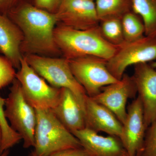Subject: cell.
Returning a JSON list of instances; mask_svg holds the SVG:
<instances>
[{
    "label": "cell",
    "instance_id": "25",
    "mask_svg": "<svg viewBox=\"0 0 156 156\" xmlns=\"http://www.w3.org/2000/svg\"><path fill=\"white\" fill-rule=\"evenodd\" d=\"M26 3H32V0H0V13L7 15L12 10Z\"/></svg>",
    "mask_w": 156,
    "mask_h": 156
},
{
    "label": "cell",
    "instance_id": "9",
    "mask_svg": "<svg viewBox=\"0 0 156 156\" xmlns=\"http://www.w3.org/2000/svg\"><path fill=\"white\" fill-rule=\"evenodd\" d=\"M57 24L87 30L98 26L94 0H62L56 13Z\"/></svg>",
    "mask_w": 156,
    "mask_h": 156
},
{
    "label": "cell",
    "instance_id": "5",
    "mask_svg": "<svg viewBox=\"0 0 156 156\" xmlns=\"http://www.w3.org/2000/svg\"><path fill=\"white\" fill-rule=\"evenodd\" d=\"M5 98V113L11 128L21 136L23 147H34L37 118L35 109L25 100L19 81L15 78Z\"/></svg>",
    "mask_w": 156,
    "mask_h": 156
},
{
    "label": "cell",
    "instance_id": "29",
    "mask_svg": "<svg viewBox=\"0 0 156 156\" xmlns=\"http://www.w3.org/2000/svg\"><path fill=\"white\" fill-rule=\"evenodd\" d=\"M2 130L1 128V126H0V145H1V140H2Z\"/></svg>",
    "mask_w": 156,
    "mask_h": 156
},
{
    "label": "cell",
    "instance_id": "28",
    "mask_svg": "<svg viewBox=\"0 0 156 156\" xmlns=\"http://www.w3.org/2000/svg\"><path fill=\"white\" fill-rule=\"evenodd\" d=\"M150 65L152 67H153L156 70V61L153 62Z\"/></svg>",
    "mask_w": 156,
    "mask_h": 156
},
{
    "label": "cell",
    "instance_id": "21",
    "mask_svg": "<svg viewBox=\"0 0 156 156\" xmlns=\"http://www.w3.org/2000/svg\"><path fill=\"white\" fill-rule=\"evenodd\" d=\"M101 35L107 41L115 46H119L125 42L123 35L122 19L111 18L99 23Z\"/></svg>",
    "mask_w": 156,
    "mask_h": 156
},
{
    "label": "cell",
    "instance_id": "13",
    "mask_svg": "<svg viewBox=\"0 0 156 156\" xmlns=\"http://www.w3.org/2000/svg\"><path fill=\"white\" fill-rule=\"evenodd\" d=\"M89 156H129L117 136H103L87 128L72 133Z\"/></svg>",
    "mask_w": 156,
    "mask_h": 156
},
{
    "label": "cell",
    "instance_id": "6",
    "mask_svg": "<svg viewBox=\"0 0 156 156\" xmlns=\"http://www.w3.org/2000/svg\"><path fill=\"white\" fill-rule=\"evenodd\" d=\"M16 79L25 100L35 109H52L58 103L61 89L48 84L30 66L23 56Z\"/></svg>",
    "mask_w": 156,
    "mask_h": 156
},
{
    "label": "cell",
    "instance_id": "7",
    "mask_svg": "<svg viewBox=\"0 0 156 156\" xmlns=\"http://www.w3.org/2000/svg\"><path fill=\"white\" fill-rule=\"evenodd\" d=\"M68 60L73 75L89 97H94L104 87L119 81L109 71L105 59L87 56Z\"/></svg>",
    "mask_w": 156,
    "mask_h": 156
},
{
    "label": "cell",
    "instance_id": "23",
    "mask_svg": "<svg viewBox=\"0 0 156 156\" xmlns=\"http://www.w3.org/2000/svg\"><path fill=\"white\" fill-rule=\"evenodd\" d=\"M14 69L8 58L0 56V90L12 83L16 78Z\"/></svg>",
    "mask_w": 156,
    "mask_h": 156
},
{
    "label": "cell",
    "instance_id": "22",
    "mask_svg": "<svg viewBox=\"0 0 156 156\" xmlns=\"http://www.w3.org/2000/svg\"><path fill=\"white\" fill-rule=\"evenodd\" d=\"M137 156H156V119L147 127L142 148Z\"/></svg>",
    "mask_w": 156,
    "mask_h": 156
},
{
    "label": "cell",
    "instance_id": "27",
    "mask_svg": "<svg viewBox=\"0 0 156 156\" xmlns=\"http://www.w3.org/2000/svg\"><path fill=\"white\" fill-rule=\"evenodd\" d=\"M9 153V150H6L2 154H0V156H8Z\"/></svg>",
    "mask_w": 156,
    "mask_h": 156
},
{
    "label": "cell",
    "instance_id": "14",
    "mask_svg": "<svg viewBox=\"0 0 156 156\" xmlns=\"http://www.w3.org/2000/svg\"><path fill=\"white\" fill-rule=\"evenodd\" d=\"M86 128L120 138L122 124L112 112L87 95L85 100Z\"/></svg>",
    "mask_w": 156,
    "mask_h": 156
},
{
    "label": "cell",
    "instance_id": "11",
    "mask_svg": "<svg viewBox=\"0 0 156 156\" xmlns=\"http://www.w3.org/2000/svg\"><path fill=\"white\" fill-rule=\"evenodd\" d=\"M147 128L138 96L129 105L120 139L129 156H137L142 148Z\"/></svg>",
    "mask_w": 156,
    "mask_h": 156
},
{
    "label": "cell",
    "instance_id": "17",
    "mask_svg": "<svg viewBox=\"0 0 156 156\" xmlns=\"http://www.w3.org/2000/svg\"><path fill=\"white\" fill-rule=\"evenodd\" d=\"M99 21L111 18L122 19L133 11L131 0H94Z\"/></svg>",
    "mask_w": 156,
    "mask_h": 156
},
{
    "label": "cell",
    "instance_id": "26",
    "mask_svg": "<svg viewBox=\"0 0 156 156\" xmlns=\"http://www.w3.org/2000/svg\"><path fill=\"white\" fill-rule=\"evenodd\" d=\"M48 156H89L83 147L66 149L58 151Z\"/></svg>",
    "mask_w": 156,
    "mask_h": 156
},
{
    "label": "cell",
    "instance_id": "16",
    "mask_svg": "<svg viewBox=\"0 0 156 156\" xmlns=\"http://www.w3.org/2000/svg\"><path fill=\"white\" fill-rule=\"evenodd\" d=\"M22 32L7 15L0 13V52L19 69L23 57L20 51Z\"/></svg>",
    "mask_w": 156,
    "mask_h": 156
},
{
    "label": "cell",
    "instance_id": "15",
    "mask_svg": "<svg viewBox=\"0 0 156 156\" xmlns=\"http://www.w3.org/2000/svg\"><path fill=\"white\" fill-rule=\"evenodd\" d=\"M51 110L72 133L86 128L85 110L69 89L61 88L58 103Z\"/></svg>",
    "mask_w": 156,
    "mask_h": 156
},
{
    "label": "cell",
    "instance_id": "4",
    "mask_svg": "<svg viewBox=\"0 0 156 156\" xmlns=\"http://www.w3.org/2000/svg\"><path fill=\"white\" fill-rule=\"evenodd\" d=\"M23 56L30 66L51 86L71 91L85 110L87 93L73 75L68 59L37 55Z\"/></svg>",
    "mask_w": 156,
    "mask_h": 156
},
{
    "label": "cell",
    "instance_id": "18",
    "mask_svg": "<svg viewBox=\"0 0 156 156\" xmlns=\"http://www.w3.org/2000/svg\"><path fill=\"white\" fill-rule=\"evenodd\" d=\"M132 10L141 17L146 36L156 37V0H131Z\"/></svg>",
    "mask_w": 156,
    "mask_h": 156
},
{
    "label": "cell",
    "instance_id": "20",
    "mask_svg": "<svg viewBox=\"0 0 156 156\" xmlns=\"http://www.w3.org/2000/svg\"><path fill=\"white\" fill-rule=\"evenodd\" d=\"M5 98L0 96V126L2 130V138L0 145V154L13 147L22 140L21 136L9 125L5 115Z\"/></svg>",
    "mask_w": 156,
    "mask_h": 156
},
{
    "label": "cell",
    "instance_id": "12",
    "mask_svg": "<svg viewBox=\"0 0 156 156\" xmlns=\"http://www.w3.org/2000/svg\"><path fill=\"white\" fill-rule=\"evenodd\" d=\"M142 103L147 129L156 119V70L147 63L134 65L132 76Z\"/></svg>",
    "mask_w": 156,
    "mask_h": 156
},
{
    "label": "cell",
    "instance_id": "2",
    "mask_svg": "<svg viewBox=\"0 0 156 156\" xmlns=\"http://www.w3.org/2000/svg\"><path fill=\"white\" fill-rule=\"evenodd\" d=\"M54 36L62 56L68 60L92 56L108 61L115 55L119 47L104 38L99 26L87 30H78L57 24Z\"/></svg>",
    "mask_w": 156,
    "mask_h": 156
},
{
    "label": "cell",
    "instance_id": "8",
    "mask_svg": "<svg viewBox=\"0 0 156 156\" xmlns=\"http://www.w3.org/2000/svg\"><path fill=\"white\" fill-rule=\"evenodd\" d=\"M156 60V37L144 36L119 46L115 55L107 61V67L114 77L120 80L128 66Z\"/></svg>",
    "mask_w": 156,
    "mask_h": 156
},
{
    "label": "cell",
    "instance_id": "10",
    "mask_svg": "<svg viewBox=\"0 0 156 156\" xmlns=\"http://www.w3.org/2000/svg\"><path fill=\"white\" fill-rule=\"evenodd\" d=\"M136 93L133 77L125 73L121 80L104 87L98 94L92 98L112 112L122 124L127 116V101L135 97Z\"/></svg>",
    "mask_w": 156,
    "mask_h": 156
},
{
    "label": "cell",
    "instance_id": "1",
    "mask_svg": "<svg viewBox=\"0 0 156 156\" xmlns=\"http://www.w3.org/2000/svg\"><path fill=\"white\" fill-rule=\"evenodd\" d=\"M7 16L22 32L20 51L23 56H62L54 38V29L57 24L56 14L39 9L32 3H26L12 10Z\"/></svg>",
    "mask_w": 156,
    "mask_h": 156
},
{
    "label": "cell",
    "instance_id": "24",
    "mask_svg": "<svg viewBox=\"0 0 156 156\" xmlns=\"http://www.w3.org/2000/svg\"><path fill=\"white\" fill-rule=\"evenodd\" d=\"M62 0H32V4L39 9L56 14Z\"/></svg>",
    "mask_w": 156,
    "mask_h": 156
},
{
    "label": "cell",
    "instance_id": "19",
    "mask_svg": "<svg viewBox=\"0 0 156 156\" xmlns=\"http://www.w3.org/2000/svg\"><path fill=\"white\" fill-rule=\"evenodd\" d=\"M122 24L125 42L136 41L145 36L143 21L140 16L133 11L122 17Z\"/></svg>",
    "mask_w": 156,
    "mask_h": 156
},
{
    "label": "cell",
    "instance_id": "30",
    "mask_svg": "<svg viewBox=\"0 0 156 156\" xmlns=\"http://www.w3.org/2000/svg\"><path fill=\"white\" fill-rule=\"evenodd\" d=\"M28 156H35V155L32 152Z\"/></svg>",
    "mask_w": 156,
    "mask_h": 156
},
{
    "label": "cell",
    "instance_id": "3",
    "mask_svg": "<svg viewBox=\"0 0 156 156\" xmlns=\"http://www.w3.org/2000/svg\"><path fill=\"white\" fill-rule=\"evenodd\" d=\"M37 122L33 153L48 156L58 151L82 147L79 140L58 119L51 109H36Z\"/></svg>",
    "mask_w": 156,
    "mask_h": 156
}]
</instances>
